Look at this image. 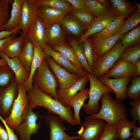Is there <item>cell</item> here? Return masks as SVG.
<instances>
[{"instance_id":"ba28073f","label":"cell","mask_w":140,"mask_h":140,"mask_svg":"<svg viewBox=\"0 0 140 140\" xmlns=\"http://www.w3.org/2000/svg\"><path fill=\"white\" fill-rule=\"evenodd\" d=\"M107 123L100 118L86 117L78 131L80 140H98L102 134Z\"/></svg>"},{"instance_id":"f5cc1de1","label":"cell","mask_w":140,"mask_h":140,"mask_svg":"<svg viewBox=\"0 0 140 140\" xmlns=\"http://www.w3.org/2000/svg\"><path fill=\"white\" fill-rule=\"evenodd\" d=\"M135 65L136 67V72L135 75L132 78L140 76V60L137 61Z\"/></svg>"},{"instance_id":"3957f363","label":"cell","mask_w":140,"mask_h":140,"mask_svg":"<svg viewBox=\"0 0 140 140\" xmlns=\"http://www.w3.org/2000/svg\"><path fill=\"white\" fill-rule=\"evenodd\" d=\"M33 82L36 83L44 93L59 101L57 92V80L49 68L45 59L33 75Z\"/></svg>"},{"instance_id":"2e32d148","label":"cell","mask_w":140,"mask_h":140,"mask_svg":"<svg viewBox=\"0 0 140 140\" xmlns=\"http://www.w3.org/2000/svg\"><path fill=\"white\" fill-rule=\"evenodd\" d=\"M69 11L45 6H40L38 15L45 28L55 23H60Z\"/></svg>"},{"instance_id":"7bdbcfd3","label":"cell","mask_w":140,"mask_h":140,"mask_svg":"<svg viewBox=\"0 0 140 140\" xmlns=\"http://www.w3.org/2000/svg\"><path fill=\"white\" fill-rule=\"evenodd\" d=\"M86 60L92 67L98 57L94 51L89 39L81 43Z\"/></svg>"},{"instance_id":"ee69618b","label":"cell","mask_w":140,"mask_h":140,"mask_svg":"<svg viewBox=\"0 0 140 140\" xmlns=\"http://www.w3.org/2000/svg\"><path fill=\"white\" fill-rule=\"evenodd\" d=\"M115 126L107 123L104 131L98 140H118Z\"/></svg>"},{"instance_id":"db71d44e","label":"cell","mask_w":140,"mask_h":140,"mask_svg":"<svg viewBox=\"0 0 140 140\" xmlns=\"http://www.w3.org/2000/svg\"><path fill=\"white\" fill-rule=\"evenodd\" d=\"M98 1L105 6L111 9L110 2V0H97Z\"/></svg>"},{"instance_id":"681fc988","label":"cell","mask_w":140,"mask_h":140,"mask_svg":"<svg viewBox=\"0 0 140 140\" xmlns=\"http://www.w3.org/2000/svg\"><path fill=\"white\" fill-rule=\"evenodd\" d=\"M0 140H9L8 132L0 123Z\"/></svg>"},{"instance_id":"11a10c76","label":"cell","mask_w":140,"mask_h":140,"mask_svg":"<svg viewBox=\"0 0 140 140\" xmlns=\"http://www.w3.org/2000/svg\"><path fill=\"white\" fill-rule=\"evenodd\" d=\"M8 65L5 59L2 57L0 59V68L3 66Z\"/></svg>"},{"instance_id":"cb8c5ba5","label":"cell","mask_w":140,"mask_h":140,"mask_svg":"<svg viewBox=\"0 0 140 140\" xmlns=\"http://www.w3.org/2000/svg\"><path fill=\"white\" fill-rule=\"evenodd\" d=\"M34 54L30 67V71L27 80L24 82V85L27 92L32 86V78L37 69L40 66L46 56L42 48L34 45Z\"/></svg>"},{"instance_id":"f6af8a7d","label":"cell","mask_w":140,"mask_h":140,"mask_svg":"<svg viewBox=\"0 0 140 140\" xmlns=\"http://www.w3.org/2000/svg\"><path fill=\"white\" fill-rule=\"evenodd\" d=\"M131 106L130 109V115L131 118L138 122V124H140V99L132 100L129 102Z\"/></svg>"},{"instance_id":"d6a6232c","label":"cell","mask_w":140,"mask_h":140,"mask_svg":"<svg viewBox=\"0 0 140 140\" xmlns=\"http://www.w3.org/2000/svg\"><path fill=\"white\" fill-rule=\"evenodd\" d=\"M120 38L122 44L124 49L140 44V25L122 35Z\"/></svg>"},{"instance_id":"4fadbf2b","label":"cell","mask_w":140,"mask_h":140,"mask_svg":"<svg viewBox=\"0 0 140 140\" xmlns=\"http://www.w3.org/2000/svg\"><path fill=\"white\" fill-rule=\"evenodd\" d=\"M136 72L135 64L126 60L119 59L113 67L100 77L110 78H113L115 79L133 78Z\"/></svg>"},{"instance_id":"44dd1931","label":"cell","mask_w":140,"mask_h":140,"mask_svg":"<svg viewBox=\"0 0 140 140\" xmlns=\"http://www.w3.org/2000/svg\"><path fill=\"white\" fill-rule=\"evenodd\" d=\"M122 36L117 32L107 38L97 40L90 39L89 40L94 51L99 57H101L113 47Z\"/></svg>"},{"instance_id":"9f6ffc18","label":"cell","mask_w":140,"mask_h":140,"mask_svg":"<svg viewBox=\"0 0 140 140\" xmlns=\"http://www.w3.org/2000/svg\"><path fill=\"white\" fill-rule=\"evenodd\" d=\"M134 4L137 8V10L139 12H140V4L137 3L135 2H133Z\"/></svg>"},{"instance_id":"52a82bcc","label":"cell","mask_w":140,"mask_h":140,"mask_svg":"<svg viewBox=\"0 0 140 140\" xmlns=\"http://www.w3.org/2000/svg\"><path fill=\"white\" fill-rule=\"evenodd\" d=\"M18 94L14 102L10 114L8 117L4 119L8 127L15 131L23 113L27 107L29 101L24 83L18 84Z\"/></svg>"},{"instance_id":"d4e9b609","label":"cell","mask_w":140,"mask_h":140,"mask_svg":"<svg viewBox=\"0 0 140 140\" xmlns=\"http://www.w3.org/2000/svg\"><path fill=\"white\" fill-rule=\"evenodd\" d=\"M25 38L23 32L19 37H14L4 45L2 53L10 58L18 57L21 52Z\"/></svg>"},{"instance_id":"f35d334b","label":"cell","mask_w":140,"mask_h":140,"mask_svg":"<svg viewBox=\"0 0 140 140\" xmlns=\"http://www.w3.org/2000/svg\"><path fill=\"white\" fill-rule=\"evenodd\" d=\"M140 45L125 48L119 59L126 60L131 63L135 64L140 59Z\"/></svg>"},{"instance_id":"83f0119b","label":"cell","mask_w":140,"mask_h":140,"mask_svg":"<svg viewBox=\"0 0 140 140\" xmlns=\"http://www.w3.org/2000/svg\"><path fill=\"white\" fill-rule=\"evenodd\" d=\"M50 46L54 50L64 56L74 66L80 69H83L73 48L66 42L55 43L51 45Z\"/></svg>"},{"instance_id":"603a6c76","label":"cell","mask_w":140,"mask_h":140,"mask_svg":"<svg viewBox=\"0 0 140 140\" xmlns=\"http://www.w3.org/2000/svg\"><path fill=\"white\" fill-rule=\"evenodd\" d=\"M2 57L6 60L8 65L13 72L18 84L24 83L27 80L29 74L22 64L18 57L10 58L3 53Z\"/></svg>"},{"instance_id":"816d5d0a","label":"cell","mask_w":140,"mask_h":140,"mask_svg":"<svg viewBox=\"0 0 140 140\" xmlns=\"http://www.w3.org/2000/svg\"><path fill=\"white\" fill-rule=\"evenodd\" d=\"M133 132H131V137L132 138L140 139V127L136 126L132 129Z\"/></svg>"},{"instance_id":"c3c4849f","label":"cell","mask_w":140,"mask_h":140,"mask_svg":"<svg viewBox=\"0 0 140 140\" xmlns=\"http://www.w3.org/2000/svg\"><path fill=\"white\" fill-rule=\"evenodd\" d=\"M74 9H84L83 0H67Z\"/></svg>"},{"instance_id":"6da1fadb","label":"cell","mask_w":140,"mask_h":140,"mask_svg":"<svg viewBox=\"0 0 140 140\" xmlns=\"http://www.w3.org/2000/svg\"><path fill=\"white\" fill-rule=\"evenodd\" d=\"M27 93L29 101L26 108L32 110L38 106L44 107L47 110L48 114H57L70 124L76 125L72 108L68 104L63 106L60 101L44 93L34 83H33L32 88Z\"/></svg>"},{"instance_id":"680465c9","label":"cell","mask_w":140,"mask_h":140,"mask_svg":"<svg viewBox=\"0 0 140 140\" xmlns=\"http://www.w3.org/2000/svg\"><path fill=\"white\" fill-rule=\"evenodd\" d=\"M73 140H80V139L79 138H77V139H73Z\"/></svg>"},{"instance_id":"8fae6325","label":"cell","mask_w":140,"mask_h":140,"mask_svg":"<svg viewBox=\"0 0 140 140\" xmlns=\"http://www.w3.org/2000/svg\"><path fill=\"white\" fill-rule=\"evenodd\" d=\"M43 116L49 128L50 140H73L79 138V136H71L66 134L67 129L58 115L47 114Z\"/></svg>"},{"instance_id":"f1b7e54d","label":"cell","mask_w":140,"mask_h":140,"mask_svg":"<svg viewBox=\"0 0 140 140\" xmlns=\"http://www.w3.org/2000/svg\"><path fill=\"white\" fill-rule=\"evenodd\" d=\"M125 17L118 16L109 23L102 31L91 35L90 39L97 40L111 37L119 30L124 21Z\"/></svg>"},{"instance_id":"5bb4252c","label":"cell","mask_w":140,"mask_h":140,"mask_svg":"<svg viewBox=\"0 0 140 140\" xmlns=\"http://www.w3.org/2000/svg\"><path fill=\"white\" fill-rule=\"evenodd\" d=\"M46 29L38 15L29 29L25 38L30 40L34 45L40 47L43 50L47 45Z\"/></svg>"},{"instance_id":"8d00e7d4","label":"cell","mask_w":140,"mask_h":140,"mask_svg":"<svg viewBox=\"0 0 140 140\" xmlns=\"http://www.w3.org/2000/svg\"><path fill=\"white\" fill-rule=\"evenodd\" d=\"M69 12L70 14L88 27L90 26L97 18L91 13L85 9H74Z\"/></svg>"},{"instance_id":"7c38bea8","label":"cell","mask_w":140,"mask_h":140,"mask_svg":"<svg viewBox=\"0 0 140 140\" xmlns=\"http://www.w3.org/2000/svg\"><path fill=\"white\" fill-rule=\"evenodd\" d=\"M39 6L37 0H24L23 3L21 18L19 25L25 38L29 29L38 16Z\"/></svg>"},{"instance_id":"d6986e66","label":"cell","mask_w":140,"mask_h":140,"mask_svg":"<svg viewBox=\"0 0 140 140\" xmlns=\"http://www.w3.org/2000/svg\"><path fill=\"white\" fill-rule=\"evenodd\" d=\"M88 81L87 75L82 77L69 87L62 89L57 88V95L59 101L63 106H66L68 102L78 91L85 88Z\"/></svg>"},{"instance_id":"6f0895ef","label":"cell","mask_w":140,"mask_h":140,"mask_svg":"<svg viewBox=\"0 0 140 140\" xmlns=\"http://www.w3.org/2000/svg\"><path fill=\"white\" fill-rule=\"evenodd\" d=\"M125 140H140V139L135 138H132L130 139H126Z\"/></svg>"},{"instance_id":"74e56055","label":"cell","mask_w":140,"mask_h":140,"mask_svg":"<svg viewBox=\"0 0 140 140\" xmlns=\"http://www.w3.org/2000/svg\"><path fill=\"white\" fill-rule=\"evenodd\" d=\"M140 22V12L137 10L123 23L118 32L122 35L137 26Z\"/></svg>"},{"instance_id":"484cf974","label":"cell","mask_w":140,"mask_h":140,"mask_svg":"<svg viewBox=\"0 0 140 140\" xmlns=\"http://www.w3.org/2000/svg\"><path fill=\"white\" fill-rule=\"evenodd\" d=\"M34 54L33 44L30 40L25 38L21 52L18 57L29 75Z\"/></svg>"},{"instance_id":"e575fe53","label":"cell","mask_w":140,"mask_h":140,"mask_svg":"<svg viewBox=\"0 0 140 140\" xmlns=\"http://www.w3.org/2000/svg\"><path fill=\"white\" fill-rule=\"evenodd\" d=\"M84 9L97 18L107 13L111 9L103 5L97 0H83Z\"/></svg>"},{"instance_id":"4dcf8cb0","label":"cell","mask_w":140,"mask_h":140,"mask_svg":"<svg viewBox=\"0 0 140 140\" xmlns=\"http://www.w3.org/2000/svg\"><path fill=\"white\" fill-rule=\"evenodd\" d=\"M136 121L133 120L129 121L126 119L119 120L115 126L118 139L125 140L131 137V130L136 126Z\"/></svg>"},{"instance_id":"f907efd6","label":"cell","mask_w":140,"mask_h":140,"mask_svg":"<svg viewBox=\"0 0 140 140\" xmlns=\"http://www.w3.org/2000/svg\"><path fill=\"white\" fill-rule=\"evenodd\" d=\"M16 34H13L7 38L0 39V59L2 58L1 54L2 53V49L4 46L13 37H15Z\"/></svg>"},{"instance_id":"8992f818","label":"cell","mask_w":140,"mask_h":140,"mask_svg":"<svg viewBox=\"0 0 140 140\" xmlns=\"http://www.w3.org/2000/svg\"><path fill=\"white\" fill-rule=\"evenodd\" d=\"M40 117L39 112L26 108L16 131L20 136V140H31L32 134H36L40 128L42 122L37 123Z\"/></svg>"},{"instance_id":"4316f807","label":"cell","mask_w":140,"mask_h":140,"mask_svg":"<svg viewBox=\"0 0 140 140\" xmlns=\"http://www.w3.org/2000/svg\"><path fill=\"white\" fill-rule=\"evenodd\" d=\"M46 43L49 46L58 42H65V32L59 23L53 24L46 29Z\"/></svg>"},{"instance_id":"60d3db41","label":"cell","mask_w":140,"mask_h":140,"mask_svg":"<svg viewBox=\"0 0 140 140\" xmlns=\"http://www.w3.org/2000/svg\"><path fill=\"white\" fill-rule=\"evenodd\" d=\"M11 1L0 0V31L5 30L4 26L10 18L9 7Z\"/></svg>"},{"instance_id":"1f68e13d","label":"cell","mask_w":140,"mask_h":140,"mask_svg":"<svg viewBox=\"0 0 140 140\" xmlns=\"http://www.w3.org/2000/svg\"><path fill=\"white\" fill-rule=\"evenodd\" d=\"M69 44L73 50L76 56L83 69L90 74L93 75L92 67L88 63L85 57L81 43L74 38L71 39Z\"/></svg>"},{"instance_id":"b9f144b4","label":"cell","mask_w":140,"mask_h":140,"mask_svg":"<svg viewBox=\"0 0 140 140\" xmlns=\"http://www.w3.org/2000/svg\"><path fill=\"white\" fill-rule=\"evenodd\" d=\"M15 75L12 70L8 65L0 68V87H6L12 82Z\"/></svg>"},{"instance_id":"7dc6e473","label":"cell","mask_w":140,"mask_h":140,"mask_svg":"<svg viewBox=\"0 0 140 140\" xmlns=\"http://www.w3.org/2000/svg\"><path fill=\"white\" fill-rule=\"evenodd\" d=\"M0 119L3 124L8 135L9 140H18L17 136L15 134L13 131L7 125L4 119L0 115Z\"/></svg>"},{"instance_id":"30bf717a","label":"cell","mask_w":140,"mask_h":140,"mask_svg":"<svg viewBox=\"0 0 140 140\" xmlns=\"http://www.w3.org/2000/svg\"><path fill=\"white\" fill-rule=\"evenodd\" d=\"M18 86L15 77L9 85L0 87V115L4 119L10 114L13 103L18 94Z\"/></svg>"},{"instance_id":"ffe728a7","label":"cell","mask_w":140,"mask_h":140,"mask_svg":"<svg viewBox=\"0 0 140 140\" xmlns=\"http://www.w3.org/2000/svg\"><path fill=\"white\" fill-rule=\"evenodd\" d=\"M59 24L66 33L75 37L80 36L89 27L73 16L67 13Z\"/></svg>"},{"instance_id":"ab89813d","label":"cell","mask_w":140,"mask_h":140,"mask_svg":"<svg viewBox=\"0 0 140 140\" xmlns=\"http://www.w3.org/2000/svg\"><path fill=\"white\" fill-rule=\"evenodd\" d=\"M131 82L127 89V97L132 100L140 99V76L132 79Z\"/></svg>"},{"instance_id":"ac0fdd59","label":"cell","mask_w":140,"mask_h":140,"mask_svg":"<svg viewBox=\"0 0 140 140\" xmlns=\"http://www.w3.org/2000/svg\"><path fill=\"white\" fill-rule=\"evenodd\" d=\"M132 78L121 79H110L100 77L99 80L104 84L109 87L113 91L116 98L121 101L127 98L126 92L127 87Z\"/></svg>"},{"instance_id":"f546056e","label":"cell","mask_w":140,"mask_h":140,"mask_svg":"<svg viewBox=\"0 0 140 140\" xmlns=\"http://www.w3.org/2000/svg\"><path fill=\"white\" fill-rule=\"evenodd\" d=\"M24 1L14 0L12 2L10 18L4 26L5 30L11 31L19 24L21 18L22 5Z\"/></svg>"},{"instance_id":"d590c367","label":"cell","mask_w":140,"mask_h":140,"mask_svg":"<svg viewBox=\"0 0 140 140\" xmlns=\"http://www.w3.org/2000/svg\"><path fill=\"white\" fill-rule=\"evenodd\" d=\"M39 6H45L70 11L74 10L67 0H37Z\"/></svg>"},{"instance_id":"5b68a950","label":"cell","mask_w":140,"mask_h":140,"mask_svg":"<svg viewBox=\"0 0 140 140\" xmlns=\"http://www.w3.org/2000/svg\"><path fill=\"white\" fill-rule=\"evenodd\" d=\"M124 49L121 41H118L109 51L98 57L92 67L93 75L98 78L104 75L119 59Z\"/></svg>"},{"instance_id":"bcb514c9","label":"cell","mask_w":140,"mask_h":140,"mask_svg":"<svg viewBox=\"0 0 140 140\" xmlns=\"http://www.w3.org/2000/svg\"><path fill=\"white\" fill-rule=\"evenodd\" d=\"M19 25L15 29L11 31L6 30L0 31V39L7 38L14 34H17L20 32Z\"/></svg>"},{"instance_id":"7402d4cb","label":"cell","mask_w":140,"mask_h":140,"mask_svg":"<svg viewBox=\"0 0 140 140\" xmlns=\"http://www.w3.org/2000/svg\"><path fill=\"white\" fill-rule=\"evenodd\" d=\"M89 90L84 89L78 93L67 103L74 110L73 117L76 125L81 124L79 115L80 110L84 103L85 101L89 97Z\"/></svg>"},{"instance_id":"9c48e42d","label":"cell","mask_w":140,"mask_h":140,"mask_svg":"<svg viewBox=\"0 0 140 140\" xmlns=\"http://www.w3.org/2000/svg\"><path fill=\"white\" fill-rule=\"evenodd\" d=\"M45 59L57 79L59 89L69 87L82 77L79 74L68 71L57 64L50 56H46Z\"/></svg>"},{"instance_id":"e0dca14e","label":"cell","mask_w":140,"mask_h":140,"mask_svg":"<svg viewBox=\"0 0 140 140\" xmlns=\"http://www.w3.org/2000/svg\"><path fill=\"white\" fill-rule=\"evenodd\" d=\"M43 50L46 56L51 57L57 64L68 71L82 77L88 75V73L84 70L80 69L74 66L64 56L53 50L50 46L47 45Z\"/></svg>"},{"instance_id":"7a4b0ae2","label":"cell","mask_w":140,"mask_h":140,"mask_svg":"<svg viewBox=\"0 0 140 140\" xmlns=\"http://www.w3.org/2000/svg\"><path fill=\"white\" fill-rule=\"evenodd\" d=\"M101 107L97 113L89 115L93 118H100L107 124L115 126L118 122L123 119H127V109L122 101L113 98L110 93L103 94L100 101Z\"/></svg>"},{"instance_id":"836d02e7","label":"cell","mask_w":140,"mask_h":140,"mask_svg":"<svg viewBox=\"0 0 140 140\" xmlns=\"http://www.w3.org/2000/svg\"><path fill=\"white\" fill-rule=\"evenodd\" d=\"M112 10L118 16L125 17L135 7L125 0H110Z\"/></svg>"},{"instance_id":"9a60e30c","label":"cell","mask_w":140,"mask_h":140,"mask_svg":"<svg viewBox=\"0 0 140 140\" xmlns=\"http://www.w3.org/2000/svg\"><path fill=\"white\" fill-rule=\"evenodd\" d=\"M118 16H119L114 13L111 10L97 18L85 33L80 37L78 41L81 43L86 41L92 35L101 31L109 23Z\"/></svg>"},{"instance_id":"277c9868","label":"cell","mask_w":140,"mask_h":140,"mask_svg":"<svg viewBox=\"0 0 140 140\" xmlns=\"http://www.w3.org/2000/svg\"><path fill=\"white\" fill-rule=\"evenodd\" d=\"M90 84L89 92V99L87 103H84L82 108L84 112L88 115L95 114L97 113L100 108L99 102L104 94L113 93V91L107 86L104 84L94 75L88 73Z\"/></svg>"}]
</instances>
